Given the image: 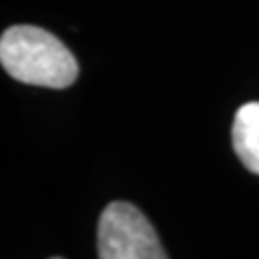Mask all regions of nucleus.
I'll return each instance as SVG.
<instances>
[{
  "mask_svg": "<svg viewBox=\"0 0 259 259\" xmlns=\"http://www.w3.org/2000/svg\"><path fill=\"white\" fill-rule=\"evenodd\" d=\"M0 63L26 84L65 89L76 82L78 61L61 39L39 26H11L0 39Z\"/></svg>",
  "mask_w": 259,
  "mask_h": 259,
  "instance_id": "f257e3e1",
  "label": "nucleus"
},
{
  "mask_svg": "<svg viewBox=\"0 0 259 259\" xmlns=\"http://www.w3.org/2000/svg\"><path fill=\"white\" fill-rule=\"evenodd\" d=\"M100 259H166L147 216L127 201H112L97 225Z\"/></svg>",
  "mask_w": 259,
  "mask_h": 259,
  "instance_id": "f03ea898",
  "label": "nucleus"
},
{
  "mask_svg": "<svg viewBox=\"0 0 259 259\" xmlns=\"http://www.w3.org/2000/svg\"><path fill=\"white\" fill-rule=\"evenodd\" d=\"M233 149L250 173L259 175V102L244 104L233 119Z\"/></svg>",
  "mask_w": 259,
  "mask_h": 259,
  "instance_id": "7ed1b4c3",
  "label": "nucleus"
},
{
  "mask_svg": "<svg viewBox=\"0 0 259 259\" xmlns=\"http://www.w3.org/2000/svg\"><path fill=\"white\" fill-rule=\"evenodd\" d=\"M52 259H61V257H52Z\"/></svg>",
  "mask_w": 259,
  "mask_h": 259,
  "instance_id": "20e7f679",
  "label": "nucleus"
}]
</instances>
